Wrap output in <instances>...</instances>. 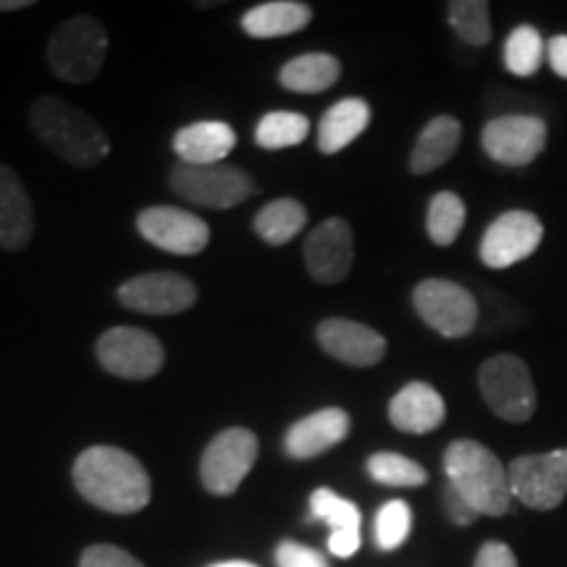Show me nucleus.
Listing matches in <instances>:
<instances>
[{"instance_id": "obj_22", "label": "nucleus", "mask_w": 567, "mask_h": 567, "mask_svg": "<svg viewBox=\"0 0 567 567\" xmlns=\"http://www.w3.org/2000/svg\"><path fill=\"white\" fill-rule=\"evenodd\" d=\"M463 140V126L455 116H434L417 134L413 153H410V172L423 176L442 168L455 155Z\"/></svg>"}, {"instance_id": "obj_2", "label": "nucleus", "mask_w": 567, "mask_h": 567, "mask_svg": "<svg viewBox=\"0 0 567 567\" xmlns=\"http://www.w3.org/2000/svg\"><path fill=\"white\" fill-rule=\"evenodd\" d=\"M30 124L42 145L74 168L101 166L111 153V140L103 126L90 113L55 95L32 103Z\"/></svg>"}, {"instance_id": "obj_39", "label": "nucleus", "mask_w": 567, "mask_h": 567, "mask_svg": "<svg viewBox=\"0 0 567 567\" xmlns=\"http://www.w3.org/2000/svg\"><path fill=\"white\" fill-rule=\"evenodd\" d=\"M210 567H258V565L243 563V559H229V563H216V565H210Z\"/></svg>"}, {"instance_id": "obj_32", "label": "nucleus", "mask_w": 567, "mask_h": 567, "mask_svg": "<svg viewBox=\"0 0 567 567\" xmlns=\"http://www.w3.org/2000/svg\"><path fill=\"white\" fill-rule=\"evenodd\" d=\"M410 530H413V509L408 502L392 499L379 509L373 523L375 547L381 551H394L408 542Z\"/></svg>"}, {"instance_id": "obj_8", "label": "nucleus", "mask_w": 567, "mask_h": 567, "mask_svg": "<svg viewBox=\"0 0 567 567\" xmlns=\"http://www.w3.org/2000/svg\"><path fill=\"white\" fill-rule=\"evenodd\" d=\"M258 436L250 429L234 425L210 439L200 460V481L210 494L229 496L252 471L258 460Z\"/></svg>"}, {"instance_id": "obj_15", "label": "nucleus", "mask_w": 567, "mask_h": 567, "mask_svg": "<svg viewBox=\"0 0 567 567\" xmlns=\"http://www.w3.org/2000/svg\"><path fill=\"white\" fill-rule=\"evenodd\" d=\"M316 339L326 354L352 368H371L386 354V339L371 326L350 318H326L318 323Z\"/></svg>"}, {"instance_id": "obj_12", "label": "nucleus", "mask_w": 567, "mask_h": 567, "mask_svg": "<svg viewBox=\"0 0 567 567\" xmlns=\"http://www.w3.org/2000/svg\"><path fill=\"white\" fill-rule=\"evenodd\" d=\"M544 239V224L530 210H507L496 216L481 239V264L488 268H509L530 258Z\"/></svg>"}, {"instance_id": "obj_30", "label": "nucleus", "mask_w": 567, "mask_h": 567, "mask_svg": "<svg viewBox=\"0 0 567 567\" xmlns=\"http://www.w3.org/2000/svg\"><path fill=\"white\" fill-rule=\"evenodd\" d=\"M544 55H547V48H544V40L536 27L520 24L509 32L505 42V66L509 74L534 76L542 69Z\"/></svg>"}, {"instance_id": "obj_21", "label": "nucleus", "mask_w": 567, "mask_h": 567, "mask_svg": "<svg viewBox=\"0 0 567 567\" xmlns=\"http://www.w3.org/2000/svg\"><path fill=\"white\" fill-rule=\"evenodd\" d=\"M237 145V134L226 122H195L174 134V153L187 166H218Z\"/></svg>"}, {"instance_id": "obj_28", "label": "nucleus", "mask_w": 567, "mask_h": 567, "mask_svg": "<svg viewBox=\"0 0 567 567\" xmlns=\"http://www.w3.org/2000/svg\"><path fill=\"white\" fill-rule=\"evenodd\" d=\"M465 226V203L455 193H436L429 203L425 216V231L431 243L439 247H450L460 237Z\"/></svg>"}, {"instance_id": "obj_20", "label": "nucleus", "mask_w": 567, "mask_h": 567, "mask_svg": "<svg viewBox=\"0 0 567 567\" xmlns=\"http://www.w3.org/2000/svg\"><path fill=\"white\" fill-rule=\"evenodd\" d=\"M444 396L431 384H423V381L402 386L389 402V421L396 431H405V434L436 431L444 423Z\"/></svg>"}, {"instance_id": "obj_24", "label": "nucleus", "mask_w": 567, "mask_h": 567, "mask_svg": "<svg viewBox=\"0 0 567 567\" xmlns=\"http://www.w3.org/2000/svg\"><path fill=\"white\" fill-rule=\"evenodd\" d=\"M313 21V9L308 3H297V0H271V3H260L243 17V30L255 40H271L287 38L305 30Z\"/></svg>"}, {"instance_id": "obj_31", "label": "nucleus", "mask_w": 567, "mask_h": 567, "mask_svg": "<svg viewBox=\"0 0 567 567\" xmlns=\"http://www.w3.org/2000/svg\"><path fill=\"white\" fill-rule=\"evenodd\" d=\"M446 19L467 45H488L492 42V17L486 0H452L446 6Z\"/></svg>"}, {"instance_id": "obj_19", "label": "nucleus", "mask_w": 567, "mask_h": 567, "mask_svg": "<svg viewBox=\"0 0 567 567\" xmlns=\"http://www.w3.org/2000/svg\"><path fill=\"white\" fill-rule=\"evenodd\" d=\"M310 517L321 520L331 528L329 551L334 557H352L360 549V523L363 515L354 502L344 499L331 488H316L310 496Z\"/></svg>"}, {"instance_id": "obj_6", "label": "nucleus", "mask_w": 567, "mask_h": 567, "mask_svg": "<svg viewBox=\"0 0 567 567\" xmlns=\"http://www.w3.org/2000/svg\"><path fill=\"white\" fill-rule=\"evenodd\" d=\"M481 396L507 423H526L536 413V384L528 365L515 354H494L478 371Z\"/></svg>"}, {"instance_id": "obj_36", "label": "nucleus", "mask_w": 567, "mask_h": 567, "mask_svg": "<svg viewBox=\"0 0 567 567\" xmlns=\"http://www.w3.org/2000/svg\"><path fill=\"white\" fill-rule=\"evenodd\" d=\"M473 567H517L515 551L502 542H486L481 544L476 563Z\"/></svg>"}, {"instance_id": "obj_38", "label": "nucleus", "mask_w": 567, "mask_h": 567, "mask_svg": "<svg viewBox=\"0 0 567 567\" xmlns=\"http://www.w3.org/2000/svg\"><path fill=\"white\" fill-rule=\"evenodd\" d=\"M34 6L32 0H0V13H11V11H21Z\"/></svg>"}, {"instance_id": "obj_10", "label": "nucleus", "mask_w": 567, "mask_h": 567, "mask_svg": "<svg viewBox=\"0 0 567 567\" xmlns=\"http://www.w3.org/2000/svg\"><path fill=\"white\" fill-rule=\"evenodd\" d=\"M97 360L111 375L126 381H145L161 373L166 350L151 331L116 326L97 339Z\"/></svg>"}, {"instance_id": "obj_9", "label": "nucleus", "mask_w": 567, "mask_h": 567, "mask_svg": "<svg viewBox=\"0 0 567 567\" xmlns=\"http://www.w3.org/2000/svg\"><path fill=\"white\" fill-rule=\"evenodd\" d=\"M507 476L513 499L538 513L555 509L567 496V446L544 455L515 457L507 467Z\"/></svg>"}, {"instance_id": "obj_27", "label": "nucleus", "mask_w": 567, "mask_h": 567, "mask_svg": "<svg viewBox=\"0 0 567 567\" xmlns=\"http://www.w3.org/2000/svg\"><path fill=\"white\" fill-rule=\"evenodd\" d=\"M310 132L308 116L297 111H274L266 113L255 126V142L264 151H284V147H295L305 142Z\"/></svg>"}, {"instance_id": "obj_25", "label": "nucleus", "mask_w": 567, "mask_h": 567, "mask_svg": "<svg viewBox=\"0 0 567 567\" xmlns=\"http://www.w3.org/2000/svg\"><path fill=\"white\" fill-rule=\"evenodd\" d=\"M342 76V63L331 53H302L284 63L279 82L289 92H300V95H316L334 87Z\"/></svg>"}, {"instance_id": "obj_11", "label": "nucleus", "mask_w": 567, "mask_h": 567, "mask_svg": "<svg viewBox=\"0 0 567 567\" xmlns=\"http://www.w3.org/2000/svg\"><path fill=\"white\" fill-rule=\"evenodd\" d=\"M481 147L502 166H528L547 147V122L530 113L494 116L481 132Z\"/></svg>"}, {"instance_id": "obj_29", "label": "nucleus", "mask_w": 567, "mask_h": 567, "mask_svg": "<svg viewBox=\"0 0 567 567\" xmlns=\"http://www.w3.org/2000/svg\"><path fill=\"white\" fill-rule=\"evenodd\" d=\"M365 467L368 476L381 486L415 488L429 481V471L421 463L405 455H396V452H375V455L368 457Z\"/></svg>"}, {"instance_id": "obj_3", "label": "nucleus", "mask_w": 567, "mask_h": 567, "mask_svg": "<svg viewBox=\"0 0 567 567\" xmlns=\"http://www.w3.org/2000/svg\"><path fill=\"white\" fill-rule=\"evenodd\" d=\"M444 473L446 484L455 486L478 515L502 517L509 513L513 492L507 467L488 446L473 439H457L444 452Z\"/></svg>"}, {"instance_id": "obj_4", "label": "nucleus", "mask_w": 567, "mask_h": 567, "mask_svg": "<svg viewBox=\"0 0 567 567\" xmlns=\"http://www.w3.org/2000/svg\"><path fill=\"white\" fill-rule=\"evenodd\" d=\"M109 32L95 17L66 19L48 40V66L61 82L87 84L101 74Z\"/></svg>"}, {"instance_id": "obj_17", "label": "nucleus", "mask_w": 567, "mask_h": 567, "mask_svg": "<svg viewBox=\"0 0 567 567\" xmlns=\"http://www.w3.org/2000/svg\"><path fill=\"white\" fill-rule=\"evenodd\" d=\"M352 421L342 408H323L297 421L284 436V450L295 460H310L329 452L350 436Z\"/></svg>"}, {"instance_id": "obj_23", "label": "nucleus", "mask_w": 567, "mask_h": 567, "mask_svg": "<svg viewBox=\"0 0 567 567\" xmlns=\"http://www.w3.org/2000/svg\"><path fill=\"white\" fill-rule=\"evenodd\" d=\"M371 124V105L363 97H344L323 113L318 124V151L334 155L352 145Z\"/></svg>"}, {"instance_id": "obj_13", "label": "nucleus", "mask_w": 567, "mask_h": 567, "mask_svg": "<svg viewBox=\"0 0 567 567\" xmlns=\"http://www.w3.org/2000/svg\"><path fill=\"white\" fill-rule=\"evenodd\" d=\"M118 302L134 313L176 316L197 302V287L182 274L153 271L124 281L118 287Z\"/></svg>"}, {"instance_id": "obj_1", "label": "nucleus", "mask_w": 567, "mask_h": 567, "mask_svg": "<svg viewBox=\"0 0 567 567\" xmlns=\"http://www.w3.org/2000/svg\"><path fill=\"white\" fill-rule=\"evenodd\" d=\"M74 486L90 505L111 515H134L151 505V476L137 457L118 446L97 444L74 463Z\"/></svg>"}, {"instance_id": "obj_26", "label": "nucleus", "mask_w": 567, "mask_h": 567, "mask_svg": "<svg viewBox=\"0 0 567 567\" xmlns=\"http://www.w3.org/2000/svg\"><path fill=\"white\" fill-rule=\"evenodd\" d=\"M305 224H308V210L295 197H276V200L258 210V216L252 221L255 234L266 245L274 247L292 243L297 234L305 229Z\"/></svg>"}, {"instance_id": "obj_34", "label": "nucleus", "mask_w": 567, "mask_h": 567, "mask_svg": "<svg viewBox=\"0 0 567 567\" xmlns=\"http://www.w3.org/2000/svg\"><path fill=\"white\" fill-rule=\"evenodd\" d=\"M276 567H331L321 551L302 547L297 542H281L276 547Z\"/></svg>"}, {"instance_id": "obj_7", "label": "nucleus", "mask_w": 567, "mask_h": 567, "mask_svg": "<svg viewBox=\"0 0 567 567\" xmlns=\"http://www.w3.org/2000/svg\"><path fill=\"white\" fill-rule=\"evenodd\" d=\"M413 305L417 316L446 339L467 337L478 326V300L450 279H423L413 292Z\"/></svg>"}, {"instance_id": "obj_16", "label": "nucleus", "mask_w": 567, "mask_h": 567, "mask_svg": "<svg viewBox=\"0 0 567 567\" xmlns=\"http://www.w3.org/2000/svg\"><path fill=\"white\" fill-rule=\"evenodd\" d=\"M352 260V229L344 218H329L310 231L308 243H305V266L318 284L344 281Z\"/></svg>"}, {"instance_id": "obj_37", "label": "nucleus", "mask_w": 567, "mask_h": 567, "mask_svg": "<svg viewBox=\"0 0 567 567\" xmlns=\"http://www.w3.org/2000/svg\"><path fill=\"white\" fill-rule=\"evenodd\" d=\"M547 59L549 66L559 80H567V34H555L547 42Z\"/></svg>"}, {"instance_id": "obj_33", "label": "nucleus", "mask_w": 567, "mask_h": 567, "mask_svg": "<svg viewBox=\"0 0 567 567\" xmlns=\"http://www.w3.org/2000/svg\"><path fill=\"white\" fill-rule=\"evenodd\" d=\"M80 567H145L137 557L113 544H95L82 551Z\"/></svg>"}, {"instance_id": "obj_18", "label": "nucleus", "mask_w": 567, "mask_h": 567, "mask_svg": "<svg viewBox=\"0 0 567 567\" xmlns=\"http://www.w3.org/2000/svg\"><path fill=\"white\" fill-rule=\"evenodd\" d=\"M34 210L21 176L0 166V247L9 252L24 250L32 243Z\"/></svg>"}, {"instance_id": "obj_5", "label": "nucleus", "mask_w": 567, "mask_h": 567, "mask_svg": "<svg viewBox=\"0 0 567 567\" xmlns=\"http://www.w3.org/2000/svg\"><path fill=\"white\" fill-rule=\"evenodd\" d=\"M168 184L182 200L210 210H229L243 205L247 197L258 193L252 176L245 174L243 168L218 163V166H187L176 163L168 174Z\"/></svg>"}, {"instance_id": "obj_14", "label": "nucleus", "mask_w": 567, "mask_h": 567, "mask_svg": "<svg viewBox=\"0 0 567 567\" xmlns=\"http://www.w3.org/2000/svg\"><path fill=\"white\" fill-rule=\"evenodd\" d=\"M137 231L147 243L172 255H197L210 243V229L195 213L155 205L137 216Z\"/></svg>"}, {"instance_id": "obj_35", "label": "nucleus", "mask_w": 567, "mask_h": 567, "mask_svg": "<svg viewBox=\"0 0 567 567\" xmlns=\"http://www.w3.org/2000/svg\"><path fill=\"white\" fill-rule=\"evenodd\" d=\"M442 505H444V513L450 517L455 526H473V523L478 520V509L471 505V502L465 499L463 494L457 492L455 486L446 484L444 492H442Z\"/></svg>"}]
</instances>
